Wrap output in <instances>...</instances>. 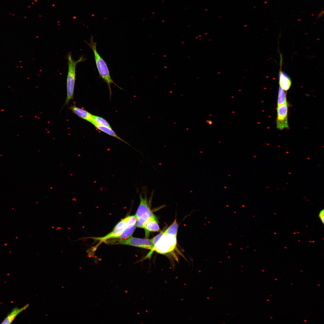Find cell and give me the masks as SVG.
<instances>
[{"instance_id": "6da1fadb", "label": "cell", "mask_w": 324, "mask_h": 324, "mask_svg": "<svg viewBox=\"0 0 324 324\" xmlns=\"http://www.w3.org/2000/svg\"><path fill=\"white\" fill-rule=\"evenodd\" d=\"M85 42L90 46L94 53L95 63L99 76L107 84L111 96L112 93L111 85L112 83L116 85L120 89H122V88L117 85L112 78L106 62L97 51V43L94 41L93 36L91 35L89 43L86 41Z\"/></svg>"}, {"instance_id": "7a4b0ae2", "label": "cell", "mask_w": 324, "mask_h": 324, "mask_svg": "<svg viewBox=\"0 0 324 324\" xmlns=\"http://www.w3.org/2000/svg\"><path fill=\"white\" fill-rule=\"evenodd\" d=\"M68 72L67 79V97L64 104H68L71 100L73 98L76 80V69L77 64L84 61L85 58L81 57L77 60H74L72 58L71 53L69 52L67 56Z\"/></svg>"}, {"instance_id": "3957f363", "label": "cell", "mask_w": 324, "mask_h": 324, "mask_svg": "<svg viewBox=\"0 0 324 324\" xmlns=\"http://www.w3.org/2000/svg\"><path fill=\"white\" fill-rule=\"evenodd\" d=\"M176 244V237L167 235L164 232L152 249L143 259L150 258L154 251L162 254H166L172 252L175 249Z\"/></svg>"}, {"instance_id": "277c9868", "label": "cell", "mask_w": 324, "mask_h": 324, "mask_svg": "<svg viewBox=\"0 0 324 324\" xmlns=\"http://www.w3.org/2000/svg\"><path fill=\"white\" fill-rule=\"evenodd\" d=\"M148 190L146 187L142 188L141 193L140 194V202L137 210L135 216L136 218L141 217L157 219L149 206L147 198Z\"/></svg>"}, {"instance_id": "5b68a950", "label": "cell", "mask_w": 324, "mask_h": 324, "mask_svg": "<svg viewBox=\"0 0 324 324\" xmlns=\"http://www.w3.org/2000/svg\"><path fill=\"white\" fill-rule=\"evenodd\" d=\"M116 244L130 245L151 250L153 248L151 239L141 238L132 236L126 239H120Z\"/></svg>"}, {"instance_id": "8992f818", "label": "cell", "mask_w": 324, "mask_h": 324, "mask_svg": "<svg viewBox=\"0 0 324 324\" xmlns=\"http://www.w3.org/2000/svg\"><path fill=\"white\" fill-rule=\"evenodd\" d=\"M288 105L287 102L277 107V128L281 130L289 128L287 119Z\"/></svg>"}, {"instance_id": "52a82bcc", "label": "cell", "mask_w": 324, "mask_h": 324, "mask_svg": "<svg viewBox=\"0 0 324 324\" xmlns=\"http://www.w3.org/2000/svg\"><path fill=\"white\" fill-rule=\"evenodd\" d=\"M130 217V216L127 217L121 220L117 224L112 231L106 236L103 237L94 238L96 240H99L100 242H104L109 239L118 238L126 227L127 222Z\"/></svg>"}, {"instance_id": "ba28073f", "label": "cell", "mask_w": 324, "mask_h": 324, "mask_svg": "<svg viewBox=\"0 0 324 324\" xmlns=\"http://www.w3.org/2000/svg\"><path fill=\"white\" fill-rule=\"evenodd\" d=\"M280 69L279 74V82L280 86L285 91L288 90L291 85V80L289 75L281 70L282 59L281 57Z\"/></svg>"}, {"instance_id": "9c48e42d", "label": "cell", "mask_w": 324, "mask_h": 324, "mask_svg": "<svg viewBox=\"0 0 324 324\" xmlns=\"http://www.w3.org/2000/svg\"><path fill=\"white\" fill-rule=\"evenodd\" d=\"M73 113L80 118L90 123L92 121V114L87 110L78 107L75 105H71L69 108Z\"/></svg>"}, {"instance_id": "30bf717a", "label": "cell", "mask_w": 324, "mask_h": 324, "mask_svg": "<svg viewBox=\"0 0 324 324\" xmlns=\"http://www.w3.org/2000/svg\"><path fill=\"white\" fill-rule=\"evenodd\" d=\"M29 305V304H28L24 307L21 308H14L9 314L7 315L6 317L2 321L1 324H9L11 323L18 315L28 308Z\"/></svg>"}, {"instance_id": "8fae6325", "label": "cell", "mask_w": 324, "mask_h": 324, "mask_svg": "<svg viewBox=\"0 0 324 324\" xmlns=\"http://www.w3.org/2000/svg\"><path fill=\"white\" fill-rule=\"evenodd\" d=\"M146 234L149 232H158L160 230L157 219L150 218L145 223L144 228Z\"/></svg>"}, {"instance_id": "7c38bea8", "label": "cell", "mask_w": 324, "mask_h": 324, "mask_svg": "<svg viewBox=\"0 0 324 324\" xmlns=\"http://www.w3.org/2000/svg\"><path fill=\"white\" fill-rule=\"evenodd\" d=\"M93 125L99 130L108 134V135L116 138L118 140L125 142L127 144L130 145L128 142H126L122 138L119 137L112 130L111 127H109L99 125L96 124H94Z\"/></svg>"}, {"instance_id": "4fadbf2b", "label": "cell", "mask_w": 324, "mask_h": 324, "mask_svg": "<svg viewBox=\"0 0 324 324\" xmlns=\"http://www.w3.org/2000/svg\"><path fill=\"white\" fill-rule=\"evenodd\" d=\"M90 123L92 124H96L111 127L108 122L102 117L92 115V121Z\"/></svg>"}, {"instance_id": "5bb4252c", "label": "cell", "mask_w": 324, "mask_h": 324, "mask_svg": "<svg viewBox=\"0 0 324 324\" xmlns=\"http://www.w3.org/2000/svg\"><path fill=\"white\" fill-rule=\"evenodd\" d=\"M178 225L176 219H175L171 225L165 231L164 233L167 235L177 236L178 233Z\"/></svg>"}, {"instance_id": "9a60e30c", "label": "cell", "mask_w": 324, "mask_h": 324, "mask_svg": "<svg viewBox=\"0 0 324 324\" xmlns=\"http://www.w3.org/2000/svg\"><path fill=\"white\" fill-rule=\"evenodd\" d=\"M136 226V224L133 226H127L123 232L118 238L126 239L130 237L134 232Z\"/></svg>"}, {"instance_id": "2e32d148", "label": "cell", "mask_w": 324, "mask_h": 324, "mask_svg": "<svg viewBox=\"0 0 324 324\" xmlns=\"http://www.w3.org/2000/svg\"><path fill=\"white\" fill-rule=\"evenodd\" d=\"M286 102H287L286 101L285 91L279 86L278 92L277 107L284 104Z\"/></svg>"}, {"instance_id": "e0dca14e", "label": "cell", "mask_w": 324, "mask_h": 324, "mask_svg": "<svg viewBox=\"0 0 324 324\" xmlns=\"http://www.w3.org/2000/svg\"><path fill=\"white\" fill-rule=\"evenodd\" d=\"M164 231L161 232L159 234L155 236L154 237L151 239L153 244V247L154 246L156 243L160 238L164 234Z\"/></svg>"}, {"instance_id": "ac0fdd59", "label": "cell", "mask_w": 324, "mask_h": 324, "mask_svg": "<svg viewBox=\"0 0 324 324\" xmlns=\"http://www.w3.org/2000/svg\"><path fill=\"white\" fill-rule=\"evenodd\" d=\"M319 217L321 220L322 222L324 224V211L323 209L319 213Z\"/></svg>"}]
</instances>
